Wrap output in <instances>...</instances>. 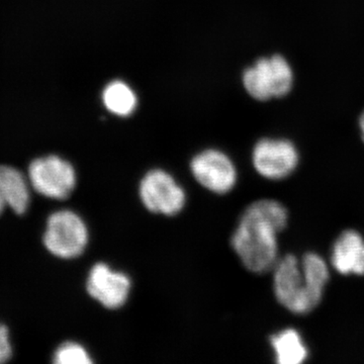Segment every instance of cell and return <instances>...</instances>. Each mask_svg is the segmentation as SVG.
I'll return each mask as SVG.
<instances>
[{
  "instance_id": "15",
  "label": "cell",
  "mask_w": 364,
  "mask_h": 364,
  "mask_svg": "<svg viewBox=\"0 0 364 364\" xmlns=\"http://www.w3.org/2000/svg\"><path fill=\"white\" fill-rule=\"evenodd\" d=\"M14 349L11 333L6 325L0 323V363H6L13 358Z\"/></svg>"
},
{
  "instance_id": "1",
  "label": "cell",
  "mask_w": 364,
  "mask_h": 364,
  "mask_svg": "<svg viewBox=\"0 0 364 364\" xmlns=\"http://www.w3.org/2000/svg\"><path fill=\"white\" fill-rule=\"evenodd\" d=\"M289 221L287 208L272 200L251 203L242 214L231 244L244 267L254 273L273 269L279 261L277 235Z\"/></svg>"
},
{
  "instance_id": "8",
  "label": "cell",
  "mask_w": 364,
  "mask_h": 364,
  "mask_svg": "<svg viewBox=\"0 0 364 364\" xmlns=\"http://www.w3.org/2000/svg\"><path fill=\"white\" fill-rule=\"evenodd\" d=\"M191 171L200 186L217 195L230 193L236 186V167L220 150L208 149L196 154L191 160Z\"/></svg>"
},
{
  "instance_id": "10",
  "label": "cell",
  "mask_w": 364,
  "mask_h": 364,
  "mask_svg": "<svg viewBox=\"0 0 364 364\" xmlns=\"http://www.w3.org/2000/svg\"><path fill=\"white\" fill-rule=\"evenodd\" d=\"M32 186L26 174L9 165H0V215L6 208L23 215L30 208Z\"/></svg>"
},
{
  "instance_id": "2",
  "label": "cell",
  "mask_w": 364,
  "mask_h": 364,
  "mask_svg": "<svg viewBox=\"0 0 364 364\" xmlns=\"http://www.w3.org/2000/svg\"><path fill=\"white\" fill-rule=\"evenodd\" d=\"M273 275L274 294L289 312L305 315L322 301L329 269L316 253H306L301 262L291 254L277 261Z\"/></svg>"
},
{
  "instance_id": "4",
  "label": "cell",
  "mask_w": 364,
  "mask_h": 364,
  "mask_svg": "<svg viewBox=\"0 0 364 364\" xmlns=\"http://www.w3.org/2000/svg\"><path fill=\"white\" fill-rule=\"evenodd\" d=\"M293 83V69L280 55L257 60L243 73L244 87L250 97L259 102L286 97Z\"/></svg>"
},
{
  "instance_id": "7",
  "label": "cell",
  "mask_w": 364,
  "mask_h": 364,
  "mask_svg": "<svg viewBox=\"0 0 364 364\" xmlns=\"http://www.w3.org/2000/svg\"><path fill=\"white\" fill-rule=\"evenodd\" d=\"M296 146L286 139H262L252 152L254 168L261 176L279 181L291 176L299 165Z\"/></svg>"
},
{
  "instance_id": "14",
  "label": "cell",
  "mask_w": 364,
  "mask_h": 364,
  "mask_svg": "<svg viewBox=\"0 0 364 364\" xmlns=\"http://www.w3.org/2000/svg\"><path fill=\"white\" fill-rule=\"evenodd\" d=\"M55 364H91L90 352L78 342L67 341L57 347L53 354Z\"/></svg>"
},
{
  "instance_id": "11",
  "label": "cell",
  "mask_w": 364,
  "mask_h": 364,
  "mask_svg": "<svg viewBox=\"0 0 364 364\" xmlns=\"http://www.w3.org/2000/svg\"><path fill=\"white\" fill-rule=\"evenodd\" d=\"M333 267L344 275H364V240L353 230L343 232L332 249Z\"/></svg>"
},
{
  "instance_id": "3",
  "label": "cell",
  "mask_w": 364,
  "mask_h": 364,
  "mask_svg": "<svg viewBox=\"0 0 364 364\" xmlns=\"http://www.w3.org/2000/svg\"><path fill=\"white\" fill-rule=\"evenodd\" d=\"M90 241L85 220L71 210L52 213L46 222L43 244L48 252L60 259H74L83 252Z\"/></svg>"
},
{
  "instance_id": "12",
  "label": "cell",
  "mask_w": 364,
  "mask_h": 364,
  "mask_svg": "<svg viewBox=\"0 0 364 364\" xmlns=\"http://www.w3.org/2000/svg\"><path fill=\"white\" fill-rule=\"evenodd\" d=\"M270 344L279 364H299L308 358V347L301 334L294 329H286L272 335Z\"/></svg>"
},
{
  "instance_id": "6",
  "label": "cell",
  "mask_w": 364,
  "mask_h": 364,
  "mask_svg": "<svg viewBox=\"0 0 364 364\" xmlns=\"http://www.w3.org/2000/svg\"><path fill=\"white\" fill-rule=\"evenodd\" d=\"M139 196L149 212L168 217L181 213L186 203L184 188L163 169H152L144 176L139 186Z\"/></svg>"
},
{
  "instance_id": "9",
  "label": "cell",
  "mask_w": 364,
  "mask_h": 364,
  "mask_svg": "<svg viewBox=\"0 0 364 364\" xmlns=\"http://www.w3.org/2000/svg\"><path fill=\"white\" fill-rule=\"evenodd\" d=\"M131 289L128 274L104 262L93 265L86 279V291L91 298L111 310L122 308L127 303Z\"/></svg>"
},
{
  "instance_id": "13",
  "label": "cell",
  "mask_w": 364,
  "mask_h": 364,
  "mask_svg": "<svg viewBox=\"0 0 364 364\" xmlns=\"http://www.w3.org/2000/svg\"><path fill=\"white\" fill-rule=\"evenodd\" d=\"M105 109L117 117H130L138 107V97L128 83L114 80L105 86L102 95Z\"/></svg>"
},
{
  "instance_id": "16",
  "label": "cell",
  "mask_w": 364,
  "mask_h": 364,
  "mask_svg": "<svg viewBox=\"0 0 364 364\" xmlns=\"http://www.w3.org/2000/svg\"><path fill=\"white\" fill-rule=\"evenodd\" d=\"M359 128H360L361 136L364 142V111L361 114L360 119H359Z\"/></svg>"
},
{
  "instance_id": "5",
  "label": "cell",
  "mask_w": 364,
  "mask_h": 364,
  "mask_svg": "<svg viewBox=\"0 0 364 364\" xmlns=\"http://www.w3.org/2000/svg\"><path fill=\"white\" fill-rule=\"evenodd\" d=\"M26 176L33 191L50 200H66L77 184V174L73 165L58 155L33 160L28 165Z\"/></svg>"
}]
</instances>
